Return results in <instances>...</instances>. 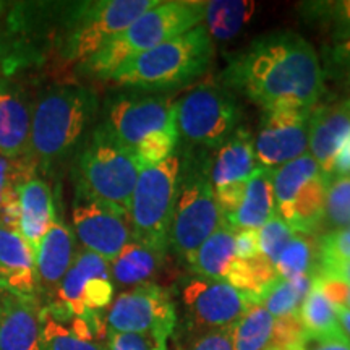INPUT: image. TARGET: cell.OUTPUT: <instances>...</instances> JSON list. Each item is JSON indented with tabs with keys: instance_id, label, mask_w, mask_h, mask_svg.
<instances>
[{
	"instance_id": "1",
	"label": "cell",
	"mask_w": 350,
	"mask_h": 350,
	"mask_svg": "<svg viewBox=\"0 0 350 350\" xmlns=\"http://www.w3.org/2000/svg\"><path fill=\"white\" fill-rule=\"evenodd\" d=\"M222 85L240 91L262 111L314 109L325 93V70L305 38L273 31L229 59Z\"/></svg>"
},
{
	"instance_id": "2",
	"label": "cell",
	"mask_w": 350,
	"mask_h": 350,
	"mask_svg": "<svg viewBox=\"0 0 350 350\" xmlns=\"http://www.w3.org/2000/svg\"><path fill=\"white\" fill-rule=\"evenodd\" d=\"M214 54L213 38L203 25L122 64L109 80L148 91L190 85L206 72Z\"/></svg>"
},
{
	"instance_id": "3",
	"label": "cell",
	"mask_w": 350,
	"mask_h": 350,
	"mask_svg": "<svg viewBox=\"0 0 350 350\" xmlns=\"http://www.w3.org/2000/svg\"><path fill=\"white\" fill-rule=\"evenodd\" d=\"M96 106L94 93L83 86L54 88L38 100L29 139V159L38 170L49 172L72 152Z\"/></svg>"
},
{
	"instance_id": "4",
	"label": "cell",
	"mask_w": 350,
	"mask_h": 350,
	"mask_svg": "<svg viewBox=\"0 0 350 350\" xmlns=\"http://www.w3.org/2000/svg\"><path fill=\"white\" fill-rule=\"evenodd\" d=\"M204 8L206 2L196 0H159L157 5L139 15L129 28L83 62V68L91 75L109 80L126 60L203 25Z\"/></svg>"
},
{
	"instance_id": "5",
	"label": "cell",
	"mask_w": 350,
	"mask_h": 350,
	"mask_svg": "<svg viewBox=\"0 0 350 350\" xmlns=\"http://www.w3.org/2000/svg\"><path fill=\"white\" fill-rule=\"evenodd\" d=\"M104 125L142 165L163 163L180 139L175 103L163 96H119L109 104Z\"/></svg>"
},
{
	"instance_id": "6",
	"label": "cell",
	"mask_w": 350,
	"mask_h": 350,
	"mask_svg": "<svg viewBox=\"0 0 350 350\" xmlns=\"http://www.w3.org/2000/svg\"><path fill=\"white\" fill-rule=\"evenodd\" d=\"M139 169L137 157L103 124L78 156L75 190L129 213Z\"/></svg>"
},
{
	"instance_id": "7",
	"label": "cell",
	"mask_w": 350,
	"mask_h": 350,
	"mask_svg": "<svg viewBox=\"0 0 350 350\" xmlns=\"http://www.w3.org/2000/svg\"><path fill=\"white\" fill-rule=\"evenodd\" d=\"M180 172V157L175 154L142 165L129 211L135 242L167 253Z\"/></svg>"
},
{
	"instance_id": "8",
	"label": "cell",
	"mask_w": 350,
	"mask_h": 350,
	"mask_svg": "<svg viewBox=\"0 0 350 350\" xmlns=\"http://www.w3.org/2000/svg\"><path fill=\"white\" fill-rule=\"evenodd\" d=\"M159 0H96L72 8L60 44L65 62H86Z\"/></svg>"
},
{
	"instance_id": "9",
	"label": "cell",
	"mask_w": 350,
	"mask_h": 350,
	"mask_svg": "<svg viewBox=\"0 0 350 350\" xmlns=\"http://www.w3.org/2000/svg\"><path fill=\"white\" fill-rule=\"evenodd\" d=\"M204 164L191 163L178 180L170 226L169 247L180 260L190 261L196 250L224 222Z\"/></svg>"
},
{
	"instance_id": "10",
	"label": "cell",
	"mask_w": 350,
	"mask_h": 350,
	"mask_svg": "<svg viewBox=\"0 0 350 350\" xmlns=\"http://www.w3.org/2000/svg\"><path fill=\"white\" fill-rule=\"evenodd\" d=\"M327 178L310 152L273 169L278 214L295 234L313 235L325 222Z\"/></svg>"
},
{
	"instance_id": "11",
	"label": "cell",
	"mask_w": 350,
	"mask_h": 350,
	"mask_svg": "<svg viewBox=\"0 0 350 350\" xmlns=\"http://www.w3.org/2000/svg\"><path fill=\"white\" fill-rule=\"evenodd\" d=\"M178 137L206 148H221L239 129L240 111L224 86L203 85L175 103Z\"/></svg>"
},
{
	"instance_id": "12",
	"label": "cell",
	"mask_w": 350,
	"mask_h": 350,
	"mask_svg": "<svg viewBox=\"0 0 350 350\" xmlns=\"http://www.w3.org/2000/svg\"><path fill=\"white\" fill-rule=\"evenodd\" d=\"M177 323V310L167 288L144 282L122 292L109 305L107 331L157 334L169 339Z\"/></svg>"
},
{
	"instance_id": "13",
	"label": "cell",
	"mask_w": 350,
	"mask_h": 350,
	"mask_svg": "<svg viewBox=\"0 0 350 350\" xmlns=\"http://www.w3.org/2000/svg\"><path fill=\"white\" fill-rule=\"evenodd\" d=\"M75 235L85 250L96 253L107 262L133 240L130 214L75 190L72 208Z\"/></svg>"
},
{
	"instance_id": "14",
	"label": "cell",
	"mask_w": 350,
	"mask_h": 350,
	"mask_svg": "<svg viewBox=\"0 0 350 350\" xmlns=\"http://www.w3.org/2000/svg\"><path fill=\"white\" fill-rule=\"evenodd\" d=\"M313 109H273L261 117L255 144L258 165L278 169L308 150Z\"/></svg>"
},
{
	"instance_id": "15",
	"label": "cell",
	"mask_w": 350,
	"mask_h": 350,
	"mask_svg": "<svg viewBox=\"0 0 350 350\" xmlns=\"http://www.w3.org/2000/svg\"><path fill=\"white\" fill-rule=\"evenodd\" d=\"M180 299L191 325L208 331L232 326L253 304L239 288L200 275L182 284Z\"/></svg>"
},
{
	"instance_id": "16",
	"label": "cell",
	"mask_w": 350,
	"mask_h": 350,
	"mask_svg": "<svg viewBox=\"0 0 350 350\" xmlns=\"http://www.w3.org/2000/svg\"><path fill=\"white\" fill-rule=\"evenodd\" d=\"M54 297L73 318L99 313L112 304L113 297L109 262L88 250L77 253Z\"/></svg>"
},
{
	"instance_id": "17",
	"label": "cell",
	"mask_w": 350,
	"mask_h": 350,
	"mask_svg": "<svg viewBox=\"0 0 350 350\" xmlns=\"http://www.w3.org/2000/svg\"><path fill=\"white\" fill-rule=\"evenodd\" d=\"M42 308L38 297H0V350H41Z\"/></svg>"
},
{
	"instance_id": "18",
	"label": "cell",
	"mask_w": 350,
	"mask_h": 350,
	"mask_svg": "<svg viewBox=\"0 0 350 350\" xmlns=\"http://www.w3.org/2000/svg\"><path fill=\"white\" fill-rule=\"evenodd\" d=\"M349 133L350 99L321 104V106L318 104L312 111L308 150L327 180L331 177L332 161Z\"/></svg>"
},
{
	"instance_id": "19",
	"label": "cell",
	"mask_w": 350,
	"mask_h": 350,
	"mask_svg": "<svg viewBox=\"0 0 350 350\" xmlns=\"http://www.w3.org/2000/svg\"><path fill=\"white\" fill-rule=\"evenodd\" d=\"M55 219L54 198L46 180L34 175L16 188L15 230L29 245L34 255Z\"/></svg>"
},
{
	"instance_id": "20",
	"label": "cell",
	"mask_w": 350,
	"mask_h": 350,
	"mask_svg": "<svg viewBox=\"0 0 350 350\" xmlns=\"http://www.w3.org/2000/svg\"><path fill=\"white\" fill-rule=\"evenodd\" d=\"M75 234L60 219H55L34 255L38 291L41 288L49 297L55 295L60 282L75 261Z\"/></svg>"
},
{
	"instance_id": "21",
	"label": "cell",
	"mask_w": 350,
	"mask_h": 350,
	"mask_svg": "<svg viewBox=\"0 0 350 350\" xmlns=\"http://www.w3.org/2000/svg\"><path fill=\"white\" fill-rule=\"evenodd\" d=\"M33 107L25 93L13 85H0V157H29Z\"/></svg>"
},
{
	"instance_id": "22",
	"label": "cell",
	"mask_w": 350,
	"mask_h": 350,
	"mask_svg": "<svg viewBox=\"0 0 350 350\" xmlns=\"http://www.w3.org/2000/svg\"><path fill=\"white\" fill-rule=\"evenodd\" d=\"M0 282L18 297H36L34 253L16 230L0 224Z\"/></svg>"
},
{
	"instance_id": "23",
	"label": "cell",
	"mask_w": 350,
	"mask_h": 350,
	"mask_svg": "<svg viewBox=\"0 0 350 350\" xmlns=\"http://www.w3.org/2000/svg\"><path fill=\"white\" fill-rule=\"evenodd\" d=\"M278 213L273 191V169L258 165L247 180L243 198L226 222L235 230H258Z\"/></svg>"
},
{
	"instance_id": "24",
	"label": "cell",
	"mask_w": 350,
	"mask_h": 350,
	"mask_svg": "<svg viewBox=\"0 0 350 350\" xmlns=\"http://www.w3.org/2000/svg\"><path fill=\"white\" fill-rule=\"evenodd\" d=\"M256 167L258 163L252 135L245 129H237L219 148L214 163L209 167L211 185L216 190V188L245 182L250 178Z\"/></svg>"
},
{
	"instance_id": "25",
	"label": "cell",
	"mask_w": 350,
	"mask_h": 350,
	"mask_svg": "<svg viewBox=\"0 0 350 350\" xmlns=\"http://www.w3.org/2000/svg\"><path fill=\"white\" fill-rule=\"evenodd\" d=\"M235 229L224 221L188 261L195 275L214 281H229L235 261Z\"/></svg>"
},
{
	"instance_id": "26",
	"label": "cell",
	"mask_w": 350,
	"mask_h": 350,
	"mask_svg": "<svg viewBox=\"0 0 350 350\" xmlns=\"http://www.w3.org/2000/svg\"><path fill=\"white\" fill-rule=\"evenodd\" d=\"M167 253H163L146 245L131 240L124 250L109 262L111 279L119 286H139L150 279L161 268Z\"/></svg>"
},
{
	"instance_id": "27",
	"label": "cell",
	"mask_w": 350,
	"mask_h": 350,
	"mask_svg": "<svg viewBox=\"0 0 350 350\" xmlns=\"http://www.w3.org/2000/svg\"><path fill=\"white\" fill-rule=\"evenodd\" d=\"M313 279V274L297 275L291 279L278 278L258 297L255 304L268 310L275 319L299 317L300 306L312 288Z\"/></svg>"
},
{
	"instance_id": "28",
	"label": "cell",
	"mask_w": 350,
	"mask_h": 350,
	"mask_svg": "<svg viewBox=\"0 0 350 350\" xmlns=\"http://www.w3.org/2000/svg\"><path fill=\"white\" fill-rule=\"evenodd\" d=\"M255 2L248 0H213L204 8V28L219 41L235 38L255 13Z\"/></svg>"
},
{
	"instance_id": "29",
	"label": "cell",
	"mask_w": 350,
	"mask_h": 350,
	"mask_svg": "<svg viewBox=\"0 0 350 350\" xmlns=\"http://www.w3.org/2000/svg\"><path fill=\"white\" fill-rule=\"evenodd\" d=\"M275 318L261 305L252 304L230 327L234 350H268L273 342Z\"/></svg>"
},
{
	"instance_id": "30",
	"label": "cell",
	"mask_w": 350,
	"mask_h": 350,
	"mask_svg": "<svg viewBox=\"0 0 350 350\" xmlns=\"http://www.w3.org/2000/svg\"><path fill=\"white\" fill-rule=\"evenodd\" d=\"M299 319L305 331L321 336H344L340 329L338 317H336L334 305L327 299L318 278L314 275L312 288L300 306Z\"/></svg>"
},
{
	"instance_id": "31",
	"label": "cell",
	"mask_w": 350,
	"mask_h": 350,
	"mask_svg": "<svg viewBox=\"0 0 350 350\" xmlns=\"http://www.w3.org/2000/svg\"><path fill=\"white\" fill-rule=\"evenodd\" d=\"M318 247L310 239V235L295 234L294 239L284 248L278 260L274 261V269L278 278L291 279L297 275H317Z\"/></svg>"
},
{
	"instance_id": "32",
	"label": "cell",
	"mask_w": 350,
	"mask_h": 350,
	"mask_svg": "<svg viewBox=\"0 0 350 350\" xmlns=\"http://www.w3.org/2000/svg\"><path fill=\"white\" fill-rule=\"evenodd\" d=\"M306 21H314L327 29L334 44L350 39V0L340 2H305L300 5Z\"/></svg>"
},
{
	"instance_id": "33",
	"label": "cell",
	"mask_w": 350,
	"mask_h": 350,
	"mask_svg": "<svg viewBox=\"0 0 350 350\" xmlns=\"http://www.w3.org/2000/svg\"><path fill=\"white\" fill-rule=\"evenodd\" d=\"M41 350H109L96 339L73 332L67 325L46 317L42 312Z\"/></svg>"
},
{
	"instance_id": "34",
	"label": "cell",
	"mask_w": 350,
	"mask_h": 350,
	"mask_svg": "<svg viewBox=\"0 0 350 350\" xmlns=\"http://www.w3.org/2000/svg\"><path fill=\"white\" fill-rule=\"evenodd\" d=\"M323 226H329L334 230L350 226V175L327 180Z\"/></svg>"
},
{
	"instance_id": "35",
	"label": "cell",
	"mask_w": 350,
	"mask_h": 350,
	"mask_svg": "<svg viewBox=\"0 0 350 350\" xmlns=\"http://www.w3.org/2000/svg\"><path fill=\"white\" fill-rule=\"evenodd\" d=\"M294 235L295 232L275 213L261 229H258V245H260L261 256L274 265V261L294 239Z\"/></svg>"
},
{
	"instance_id": "36",
	"label": "cell",
	"mask_w": 350,
	"mask_h": 350,
	"mask_svg": "<svg viewBox=\"0 0 350 350\" xmlns=\"http://www.w3.org/2000/svg\"><path fill=\"white\" fill-rule=\"evenodd\" d=\"M38 172L36 165L29 157L23 159H5L0 157V204L21 183L29 180Z\"/></svg>"
},
{
	"instance_id": "37",
	"label": "cell",
	"mask_w": 350,
	"mask_h": 350,
	"mask_svg": "<svg viewBox=\"0 0 350 350\" xmlns=\"http://www.w3.org/2000/svg\"><path fill=\"white\" fill-rule=\"evenodd\" d=\"M167 340L157 334L107 331L109 350H167Z\"/></svg>"
},
{
	"instance_id": "38",
	"label": "cell",
	"mask_w": 350,
	"mask_h": 350,
	"mask_svg": "<svg viewBox=\"0 0 350 350\" xmlns=\"http://www.w3.org/2000/svg\"><path fill=\"white\" fill-rule=\"evenodd\" d=\"M318 258L319 262L350 260V226L323 235L318 242Z\"/></svg>"
},
{
	"instance_id": "39",
	"label": "cell",
	"mask_w": 350,
	"mask_h": 350,
	"mask_svg": "<svg viewBox=\"0 0 350 350\" xmlns=\"http://www.w3.org/2000/svg\"><path fill=\"white\" fill-rule=\"evenodd\" d=\"M287 350H350V339L347 336H321L301 331L299 339L288 345Z\"/></svg>"
},
{
	"instance_id": "40",
	"label": "cell",
	"mask_w": 350,
	"mask_h": 350,
	"mask_svg": "<svg viewBox=\"0 0 350 350\" xmlns=\"http://www.w3.org/2000/svg\"><path fill=\"white\" fill-rule=\"evenodd\" d=\"M326 72L338 80L350 81V39L334 44L326 54Z\"/></svg>"
},
{
	"instance_id": "41",
	"label": "cell",
	"mask_w": 350,
	"mask_h": 350,
	"mask_svg": "<svg viewBox=\"0 0 350 350\" xmlns=\"http://www.w3.org/2000/svg\"><path fill=\"white\" fill-rule=\"evenodd\" d=\"M230 327L206 331L200 336L188 350H234L232 349V332Z\"/></svg>"
},
{
	"instance_id": "42",
	"label": "cell",
	"mask_w": 350,
	"mask_h": 350,
	"mask_svg": "<svg viewBox=\"0 0 350 350\" xmlns=\"http://www.w3.org/2000/svg\"><path fill=\"white\" fill-rule=\"evenodd\" d=\"M258 245V230H237L235 232V256L239 260H253L260 256Z\"/></svg>"
},
{
	"instance_id": "43",
	"label": "cell",
	"mask_w": 350,
	"mask_h": 350,
	"mask_svg": "<svg viewBox=\"0 0 350 350\" xmlns=\"http://www.w3.org/2000/svg\"><path fill=\"white\" fill-rule=\"evenodd\" d=\"M317 278L323 292L331 300V304L345 306V308L350 310V286L345 282L334 281V279H325L319 278V275H317Z\"/></svg>"
},
{
	"instance_id": "44",
	"label": "cell",
	"mask_w": 350,
	"mask_h": 350,
	"mask_svg": "<svg viewBox=\"0 0 350 350\" xmlns=\"http://www.w3.org/2000/svg\"><path fill=\"white\" fill-rule=\"evenodd\" d=\"M317 275L325 279L345 282L350 286V260L336 262H318Z\"/></svg>"
},
{
	"instance_id": "45",
	"label": "cell",
	"mask_w": 350,
	"mask_h": 350,
	"mask_svg": "<svg viewBox=\"0 0 350 350\" xmlns=\"http://www.w3.org/2000/svg\"><path fill=\"white\" fill-rule=\"evenodd\" d=\"M342 175H350V133L340 144L338 154L332 161L331 177H342Z\"/></svg>"
},
{
	"instance_id": "46",
	"label": "cell",
	"mask_w": 350,
	"mask_h": 350,
	"mask_svg": "<svg viewBox=\"0 0 350 350\" xmlns=\"http://www.w3.org/2000/svg\"><path fill=\"white\" fill-rule=\"evenodd\" d=\"M334 312H336V317H338L340 329H342L344 334L350 339V310L345 308V306L334 305Z\"/></svg>"
},
{
	"instance_id": "47",
	"label": "cell",
	"mask_w": 350,
	"mask_h": 350,
	"mask_svg": "<svg viewBox=\"0 0 350 350\" xmlns=\"http://www.w3.org/2000/svg\"><path fill=\"white\" fill-rule=\"evenodd\" d=\"M3 294H7V291H5V287L2 286V282H0V297H2Z\"/></svg>"
},
{
	"instance_id": "48",
	"label": "cell",
	"mask_w": 350,
	"mask_h": 350,
	"mask_svg": "<svg viewBox=\"0 0 350 350\" xmlns=\"http://www.w3.org/2000/svg\"><path fill=\"white\" fill-rule=\"evenodd\" d=\"M268 350H279V349H274V347H269Z\"/></svg>"
}]
</instances>
